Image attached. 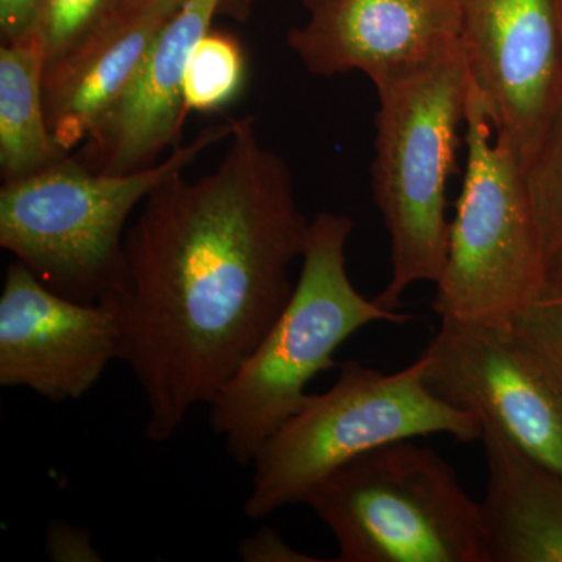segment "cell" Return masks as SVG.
Listing matches in <instances>:
<instances>
[{"instance_id": "1", "label": "cell", "mask_w": 562, "mask_h": 562, "mask_svg": "<svg viewBox=\"0 0 562 562\" xmlns=\"http://www.w3.org/2000/svg\"><path fill=\"white\" fill-rule=\"evenodd\" d=\"M310 222L290 166L251 117L235 120L214 171L176 173L147 195L101 303L146 397L150 441L171 439L260 346L294 291Z\"/></svg>"}, {"instance_id": "3", "label": "cell", "mask_w": 562, "mask_h": 562, "mask_svg": "<svg viewBox=\"0 0 562 562\" xmlns=\"http://www.w3.org/2000/svg\"><path fill=\"white\" fill-rule=\"evenodd\" d=\"M353 221L321 211L310 222L302 271L288 305L239 371L210 403L211 428L239 465L302 408L306 386L336 368L335 353L375 322L406 324L409 314L369 301L351 283L347 243Z\"/></svg>"}, {"instance_id": "14", "label": "cell", "mask_w": 562, "mask_h": 562, "mask_svg": "<svg viewBox=\"0 0 562 562\" xmlns=\"http://www.w3.org/2000/svg\"><path fill=\"white\" fill-rule=\"evenodd\" d=\"M487 464L480 506L486 562H562V476L482 420Z\"/></svg>"}, {"instance_id": "2", "label": "cell", "mask_w": 562, "mask_h": 562, "mask_svg": "<svg viewBox=\"0 0 562 562\" xmlns=\"http://www.w3.org/2000/svg\"><path fill=\"white\" fill-rule=\"evenodd\" d=\"M379 95L372 192L390 235L391 277L375 299L387 310L420 281L438 283L447 247V188L464 127L471 70L461 40L372 81Z\"/></svg>"}, {"instance_id": "12", "label": "cell", "mask_w": 562, "mask_h": 562, "mask_svg": "<svg viewBox=\"0 0 562 562\" xmlns=\"http://www.w3.org/2000/svg\"><path fill=\"white\" fill-rule=\"evenodd\" d=\"M221 2L187 0L166 21L127 90L76 155L81 165L102 173L139 171L180 146L188 114L184 70L195 44L211 31Z\"/></svg>"}, {"instance_id": "17", "label": "cell", "mask_w": 562, "mask_h": 562, "mask_svg": "<svg viewBox=\"0 0 562 562\" xmlns=\"http://www.w3.org/2000/svg\"><path fill=\"white\" fill-rule=\"evenodd\" d=\"M547 279L562 276V103L527 166Z\"/></svg>"}, {"instance_id": "13", "label": "cell", "mask_w": 562, "mask_h": 562, "mask_svg": "<svg viewBox=\"0 0 562 562\" xmlns=\"http://www.w3.org/2000/svg\"><path fill=\"white\" fill-rule=\"evenodd\" d=\"M184 2L171 0L135 16L110 21L72 55L46 69L47 124L66 154L87 143L101 125L127 90L155 36Z\"/></svg>"}, {"instance_id": "15", "label": "cell", "mask_w": 562, "mask_h": 562, "mask_svg": "<svg viewBox=\"0 0 562 562\" xmlns=\"http://www.w3.org/2000/svg\"><path fill=\"white\" fill-rule=\"evenodd\" d=\"M46 49L33 29L0 47V171L3 181L25 179L69 154L58 146L44 106Z\"/></svg>"}, {"instance_id": "8", "label": "cell", "mask_w": 562, "mask_h": 562, "mask_svg": "<svg viewBox=\"0 0 562 562\" xmlns=\"http://www.w3.org/2000/svg\"><path fill=\"white\" fill-rule=\"evenodd\" d=\"M425 382L562 476V384L508 321L441 319Z\"/></svg>"}, {"instance_id": "11", "label": "cell", "mask_w": 562, "mask_h": 562, "mask_svg": "<svg viewBox=\"0 0 562 562\" xmlns=\"http://www.w3.org/2000/svg\"><path fill=\"white\" fill-rule=\"evenodd\" d=\"M308 20L288 44L308 72L360 70L373 81L460 40L457 0H302Z\"/></svg>"}, {"instance_id": "21", "label": "cell", "mask_w": 562, "mask_h": 562, "mask_svg": "<svg viewBox=\"0 0 562 562\" xmlns=\"http://www.w3.org/2000/svg\"><path fill=\"white\" fill-rule=\"evenodd\" d=\"M166 2H171V0H121L120 10H117L116 16H114L113 20L132 18L135 16V14L144 13V11H149ZM179 2H184V0H179Z\"/></svg>"}, {"instance_id": "22", "label": "cell", "mask_w": 562, "mask_h": 562, "mask_svg": "<svg viewBox=\"0 0 562 562\" xmlns=\"http://www.w3.org/2000/svg\"><path fill=\"white\" fill-rule=\"evenodd\" d=\"M554 10H557L558 22H560V31L562 38V0H553Z\"/></svg>"}, {"instance_id": "6", "label": "cell", "mask_w": 562, "mask_h": 562, "mask_svg": "<svg viewBox=\"0 0 562 562\" xmlns=\"http://www.w3.org/2000/svg\"><path fill=\"white\" fill-rule=\"evenodd\" d=\"M342 562H486L479 503L413 439L361 454L306 495Z\"/></svg>"}, {"instance_id": "20", "label": "cell", "mask_w": 562, "mask_h": 562, "mask_svg": "<svg viewBox=\"0 0 562 562\" xmlns=\"http://www.w3.org/2000/svg\"><path fill=\"white\" fill-rule=\"evenodd\" d=\"M41 0H0L2 41L20 40L35 29Z\"/></svg>"}, {"instance_id": "5", "label": "cell", "mask_w": 562, "mask_h": 562, "mask_svg": "<svg viewBox=\"0 0 562 562\" xmlns=\"http://www.w3.org/2000/svg\"><path fill=\"white\" fill-rule=\"evenodd\" d=\"M425 366L424 353L395 373L358 361L339 364L335 386L308 394L255 457L244 514L265 519L303 503L328 473L390 443L431 435L480 441L482 420L438 397L425 382Z\"/></svg>"}, {"instance_id": "7", "label": "cell", "mask_w": 562, "mask_h": 562, "mask_svg": "<svg viewBox=\"0 0 562 562\" xmlns=\"http://www.w3.org/2000/svg\"><path fill=\"white\" fill-rule=\"evenodd\" d=\"M464 128V180L432 310L441 319L512 322L547 281L527 166L498 138L473 80Z\"/></svg>"}, {"instance_id": "9", "label": "cell", "mask_w": 562, "mask_h": 562, "mask_svg": "<svg viewBox=\"0 0 562 562\" xmlns=\"http://www.w3.org/2000/svg\"><path fill=\"white\" fill-rule=\"evenodd\" d=\"M473 83L498 138L530 165L562 103V38L553 0H457Z\"/></svg>"}, {"instance_id": "18", "label": "cell", "mask_w": 562, "mask_h": 562, "mask_svg": "<svg viewBox=\"0 0 562 562\" xmlns=\"http://www.w3.org/2000/svg\"><path fill=\"white\" fill-rule=\"evenodd\" d=\"M121 0H41L35 29L46 49V69L83 46L120 10Z\"/></svg>"}, {"instance_id": "4", "label": "cell", "mask_w": 562, "mask_h": 562, "mask_svg": "<svg viewBox=\"0 0 562 562\" xmlns=\"http://www.w3.org/2000/svg\"><path fill=\"white\" fill-rule=\"evenodd\" d=\"M235 120L203 128L157 165L127 173L91 171L66 158L0 190V246L70 301L98 303L116 284L125 225L158 184L184 172L232 135Z\"/></svg>"}, {"instance_id": "10", "label": "cell", "mask_w": 562, "mask_h": 562, "mask_svg": "<svg viewBox=\"0 0 562 562\" xmlns=\"http://www.w3.org/2000/svg\"><path fill=\"white\" fill-rule=\"evenodd\" d=\"M116 321L103 303L52 291L20 261L0 295V384L50 402L79 401L117 360Z\"/></svg>"}, {"instance_id": "16", "label": "cell", "mask_w": 562, "mask_h": 562, "mask_svg": "<svg viewBox=\"0 0 562 562\" xmlns=\"http://www.w3.org/2000/svg\"><path fill=\"white\" fill-rule=\"evenodd\" d=\"M246 55L239 41L211 29L195 44L183 79L187 113H210L231 105L246 81Z\"/></svg>"}, {"instance_id": "19", "label": "cell", "mask_w": 562, "mask_h": 562, "mask_svg": "<svg viewBox=\"0 0 562 562\" xmlns=\"http://www.w3.org/2000/svg\"><path fill=\"white\" fill-rule=\"evenodd\" d=\"M239 557L250 562H319L321 558L292 549L283 541L279 531L271 527L261 528L250 538L244 539L239 546Z\"/></svg>"}]
</instances>
